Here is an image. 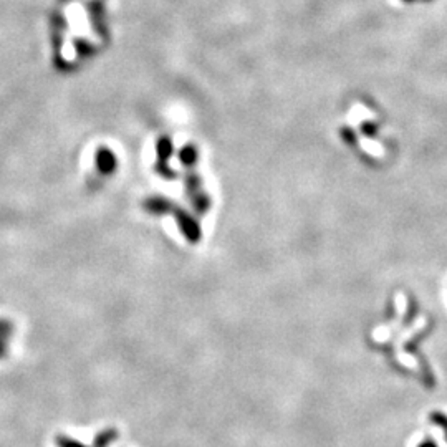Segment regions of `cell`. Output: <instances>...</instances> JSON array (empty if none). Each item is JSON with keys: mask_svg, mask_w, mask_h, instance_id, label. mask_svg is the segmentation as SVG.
Here are the masks:
<instances>
[{"mask_svg": "<svg viewBox=\"0 0 447 447\" xmlns=\"http://www.w3.org/2000/svg\"><path fill=\"white\" fill-rule=\"evenodd\" d=\"M173 215L176 218L179 230H181L182 236L186 237L189 242H191V243L201 242V237H202L201 227H199V224L196 222V219L192 218L191 214H187L186 211L178 209V207H176V209L173 211Z\"/></svg>", "mask_w": 447, "mask_h": 447, "instance_id": "1", "label": "cell"}, {"mask_svg": "<svg viewBox=\"0 0 447 447\" xmlns=\"http://www.w3.org/2000/svg\"><path fill=\"white\" fill-rule=\"evenodd\" d=\"M171 153H173V145L169 142V140L163 138V140L158 142V158H159L158 171H159L161 176H164L168 179L176 178V173L171 171V169L168 168V159H169V156H171Z\"/></svg>", "mask_w": 447, "mask_h": 447, "instance_id": "2", "label": "cell"}, {"mask_svg": "<svg viewBox=\"0 0 447 447\" xmlns=\"http://www.w3.org/2000/svg\"><path fill=\"white\" fill-rule=\"evenodd\" d=\"M145 207L151 214L156 215H166V214H173V211L176 209V206L173 204L171 201H168L166 197H151L145 202Z\"/></svg>", "mask_w": 447, "mask_h": 447, "instance_id": "3", "label": "cell"}, {"mask_svg": "<svg viewBox=\"0 0 447 447\" xmlns=\"http://www.w3.org/2000/svg\"><path fill=\"white\" fill-rule=\"evenodd\" d=\"M96 164H98L101 173L109 174L116 168V159H114V156L109 153L108 149H101L98 153V161H96Z\"/></svg>", "mask_w": 447, "mask_h": 447, "instance_id": "4", "label": "cell"}, {"mask_svg": "<svg viewBox=\"0 0 447 447\" xmlns=\"http://www.w3.org/2000/svg\"><path fill=\"white\" fill-rule=\"evenodd\" d=\"M181 163L186 164V166H192L197 161V149L192 145H187L184 149L181 151Z\"/></svg>", "mask_w": 447, "mask_h": 447, "instance_id": "5", "label": "cell"}, {"mask_svg": "<svg viewBox=\"0 0 447 447\" xmlns=\"http://www.w3.org/2000/svg\"><path fill=\"white\" fill-rule=\"evenodd\" d=\"M186 184H187V192H189V196H191V199L202 192L201 179H199V176H196V174H189Z\"/></svg>", "mask_w": 447, "mask_h": 447, "instance_id": "6", "label": "cell"}, {"mask_svg": "<svg viewBox=\"0 0 447 447\" xmlns=\"http://www.w3.org/2000/svg\"><path fill=\"white\" fill-rule=\"evenodd\" d=\"M429 419H431V422L434 424V426L441 427V429L444 431V436H446V441H447V416L446 414L441 413V411H434V413H431Z\"/></svg>", "mask_w": 447, "mask_h": 447, "instance_id": "7", "label": "cell"}, {"mask_svg": "<svg viewBox=\"0 0 447 447\" xmlns=\"http://www.w3.org/2000/svg\"><path fill=\"white\" fill-rule=\"evenodd\" d=\"M8 335H11V328H8V325L4 323V321H0V354L6 352V340Z\"/></svg>", "mask_w": 447, "mask_h": 447, "instance_id": "8", "label": "cell"}, {"mask_svg": "<svg viewBox=\"0 0 447 447\" xmlns=\"http://www.w3.org/2000/svg\"><path fill=\"white\" fill-rule=\"evenodd\" d=\"M58 444L60 447H83L81 444H78V442L68 439V437H60Z\"/></svg>", "mask_w": 447, "mask_h": 447, "instance_id": "9", "label": "cell"}, {"mask_svg": "<svg viewBox=\"0 0 447 447\" xmlns=\"http://www.w3.org/2000/svg\"><path fill=\"white\" fill-rule=\"evenodd\" d=\"M418 447H437V444L432 439H426V441H422Z\"/></svg>", "mask_w": 447, "mask_h": 447, "instance_id": "10", "label": "cell"}]
</instances>
